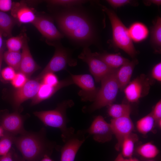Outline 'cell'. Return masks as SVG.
Returning a JSON list of instances; mask_svg holds the SVG:
<instances>
[{
  "label": "cell",
  "instance_id": "obj_1",
  "mask_svg": "<svg viewBox=\"0 0 161 161\" xmlns=\"http://www.w3.org/2000/svg\"><path fill=\"white\" fill-rule=\"evenodd\" d=\"M65 9L55 16L61 32L71 40L82 44L92 42L94 38L93 26L86 15L72 9Z\"/></svg>",
  "mask_w": 161,
  "mask_h": 161
},
{
  "label": "cell",
  "instance_id": "obj_2",
  "mask_svg": "<svg viewBox=\"0 0 161 161\" xmlns=\"http://www.w3.org/2000/svg\"><path fill=\"white\" fill-rule=\"evenodd\" d=\"M13 143L26 161H38L46 155L50 156L55 148L61 149L55 142L47 138L44 128L38 132L26 131L15 136Z\"/></svg>",
  "mask_w": 161,
  "mask_h": 161
},
{
  "label": "cell",
  "instance_id": "obj_3",
  "mask_svg": "<svg viewBox=\"0 0 161 161\" xmlns=\"http://www.w3.org/2000/svg\"><path fill=\"white\" fill-rule=\"evenodd\" d=\"M71 100L64 101L52 110L35 112L34 114L46 126L57 128L61 133V137L64 143L75 133V129L68 127L69 120L66 116L67 109L74 105Z\"/></svg>",
  "mask_w": 161,
  "mask_h": 161
},
{
  "label": "cell",
  "instance_id": "obj_4",
  "mask_svg": "<svg viewBox=\"0 0 161 161\" xmlns=\"http://www.w3.org/2000/svg\"><path fill=\"white\" fill-rule=\"evenodd\" d=\"M118 68L102 79L101 87L99 89L95 100L90 106L84 107L83 112L91 113L112 104L119 89L116 77V73Z\"/></svg>",
  "mask_w": 161,
  "mask_h": 161
},
{
  "label": "cell",
  "instance_id": "obj_5",
  "mask_svg": "<svg viewBox=\"0 0 161 161\" xmlns=\"http://www.w3.org/2000/svg\"><path fill=\"white\" fill-rule=\"evenodd\" d=\"M102 10L107 14L111 22L114 44L131 57L134 58L137 52L129 35L128 29L113 10L105 6H102Z\"/></svg>",
  "mask_w": 161,
  "mask_h": 161
},
{
  "label": "cell",
  "instance_id": "obj_6",
  "mask_svg": "<svg viewBox=\"0 0 161 161\" xmlns=\"http://www.w3.org/2000/svg\"><path fill=\"white\" fill-rule=\"evenodd\" d=\"M49 44L55 47V53L49 63L35 78L39 81L47 73H54L66 69L68 66H74L77 64V60L72 57L71 52L59 42Z\"/></svg>",
  "mask_w": 161,
  "mask_h": 161
},
{
  "label": "cell",
  "instance_id": "obj_7",
  "mask_svg": "<svg viewBox=\"0 0 161 161\" xmlns=\"http://www.w3.org/2000/svg\"><path fill=\"white\" fill-rule=\"evenodd\" d=\"M78 57L88 64L90 72L97 83L100 82L105 76L118 69L110 67L95 57L88 47H84L82 52Z\"/></svg>",
  "mask_w": 161,
  "mask_h": 161
},
{
  "label": "cell",
  "instance_id": "obj_8",
  "mask_svg": "<svg viewBox=\"0 0 161 161\" xmlns=\"http://www.w3.org/2000/svg\"><path fill=\"white\" fill-rule=\"evenodd\" d=\"M153 82L147 75L142 74L130 82L123 90L127 100L136 102L148 95Z\"/></svg>",
  "mask_w": 161,
  "mask_h": 161
},
{
  "label": "cell",
  "instance_id": "obj_9",
  "mask_svg": "<svg viewBox=\"0 0 161 161\" xmlns=\"http://www.w3.org/2000/svg\"><path fill=\"white\" fill-rule=\"evenodd\" d=\"M70 75L74 84L81 89L78 94L82 100L93 102L99 89L96 87L92 76L88 74L75 75L70 73Z\"/></svg>",
  "mask_w": 161,
  "mask_h": 161
},
{
  "label": "cell",
  "instance_id": "obj_10",
  "mask_svg": "<svg viewBox=\"0 0 161 161\" xmlns=\"http://www.w3.org/2000/svg\"><path fill=\"white\" fill-rule=\"evenodd\" d=\"M83 131L85 134L93 135L94 140L101 143L110 141L113 134L110 124L101 115L96 117L90 127Z\"/></svg>",
  "mask_w": 161,
  "mask_h": 161
},
{
  "label": "cell",
  "instance_id": "obj_11",
  "mask_svg": "<svg viewBox=\"0 0 161 161\" xmlns=\"http://www.w3.org/2000/svg\"><path fill=\"white\" fill-rule=\"evenodd\" d=\"M110 124L113 134L117 140L115 148L118 151L124 138L132 133L134 126L130 115L112 119Z\"/></svg>",
  "mask_w": 161,
  "mask_h": 161
},
{
  "label": "cell",
  "instance_id": "obj_12",
  "mask_svg": "<svg viewBox=\"0 0 161 161\" xmlns=\"http://www.w3.org/2000/svg\"><path fill=\"white\" fill-rule=\"evenodd\" d=\"M83 130H78L64 143L61 146L60 161H74L79 149L86 140Z\"/></svg>",
  "mask_w": 161,
  "mask_h": 161
},
{
  "label": "cell",
  "instance_id": "obj_13",
  "mask_svg": "<svg viewBox=\"0 0 161 161\" xmlns=\"http://www.w3.org/2000/svg\"><path fill=\"white\" fill-rule=\"evenodd\" d=\"M2 114L0 115V126L5 131L16 136L26 131L24 126V118L18 112Z\"/></svg>",
  "mask_w": 161,
  "mask_h": 161
},
{
  "label": "cell",
  "instance_id": "obj_14",
  "mask_svg": "<svg viewBox=\"0 0 161 161\" xmlns=\"http://www.w3.org/2000/svg\"><path fill=\"white\" fill-rule=\"evenodd\" d=\"M32 24L49 41L58 40L64 36L57 29L52 19L49 17L37 16Z\"/></svg>",
  "mask_w": 161,
  "mask_h": 161
},
{
  "label": "cell",
  "instance_id": "obj_15",
  "mask_svg": "<svg viewBox=\"0 0 161 161\" xmlns=\"http://www.w3.org/2000/svg\"><path fill=\"white\" fill-rule=\"evenodd\" d=\"M41 82L36 79L28 80L21 87L17 89L13 93L14 106L19 108L22 103L30 99H32L37 93Z\"/></svg>",
  "mask_w": 161,
  "mask_h": 161
},
{
  "label": "cell",
  "instance_id": "obj_16",
  "mask_svg": "<svg viewBox=\"0 0 161 161\" xmlns=\"http://www.w3.org/2000/svg\"><path fill=\"white\" fill-rule=\"evenodd\" d=\"M11 13L16 21L21 24H32L37 17L34 10L24 1L13 2Z\"/></svg>",
  "mask_w": 161,
  "mask_h": 161
},
{
  "label": "cell",
  "instance_id": "obj_17",
  "mask_svg": "<svg viewBox=\"0 0 161 161\" xmlns=\"http://www.w3.org/2000/svg\"><path fill=\"white\" fill-rule=\"evenodd\" d=\"M73 84L71 77L59 81L58 84L55 86H50L41 82L38 92L32 99L31 105H34L48 99L60 89Z\"/></svg>",
  "mask_w": 161,
  "mask_h": 161
},
{
  "label": "cell",
  "instance_id": "obj_18",
  "mask_svg": "<svg viewBox=\"0 0 161 161\" xmlns=\"http://www.w3.org/2000/svg\"><path fill=\"white\" fill-rule=\"evenodd\" d=\"M22 49L21 59L19 72L29 77L40 69V67L35 62L31 55L27 37Z\"/></svg>",
  "mask_w": 161,
  "mask_h": 161
},
{
  "label": "cell",
  "instance_id": "obj_19",
  "mask_svg": "<svg viewBox=\"0 0 161 161\" xmlns=\"http://www.w3.org/2000/svg\"><path fill=\"white\" fill-rule=\"evenodd\" d=\"M138 63L137 59H134L118 69L116 73V77L119 89L121 91L123 90L129 83L134 67Z\"/></svg>",
  "mask_w": 161,
  "mask_h": 161
},
{
  "label": "cell",
  "instance_id": "obj_20",
  "mask_svg": "<svg viewBox=\"0 0 161 161\" xmlns=\"http://www.w3.org/2000/svg\"><path fill=\"white\" fill-rule=\"evenodd\" d=\"M93 53L95 57L103 61L110 67L114 69L118 68L130 61L119 53L97 52Z\"/></svg>",
  "mask_w": 161,
  "mask_h": 161
},
{
  "label": "cell",
  "instance_id": "obj_21",
  "mask_svg": "<svg viewBox=\"0 0 161 161\" xmlns=\"http://www.w3.org/2000/svg\"><path fill=\"white\" fill-rule=\"evenodd\" d=\"M128 29L132 40L138 42L145 39L147 37L148 31L146 26L142 23L136 22L133 23Z\"/></svg>",
  "mask_w": 161,
  "mask_h": 161
},
{
  "label": "cell",
  "instance_id": "obj_22",
  "mask_svg": "<svg viewBox=\"0 0 161 161\" xmlns=\"http://www.w3.org/2000/svg\"><path fill=\"white\" fill-rule=\"evenodd\" d=\"M151 42L156 52L161 50V18L158 17L151 28Z\"/></svg>",
  "mask_w": 161,
  "mask_h": 161
},
{
  "label": "cell",
  "instance_id": "obj_23",
  "mask_svg": "<svg viewBox=\"0 0 161 161\" xmlns=\"http://www.w3.org/2000/svg\"><path fill=\"white\" fill-rule=\"evenodd\" d=\"M108 113L112 119L130 115L131 107L128 104H112L108 106Z\"/></svg>",
  "mask_w": 161,
  "mask_h": 161
},
{
  "label": "cell",
  "instance_id": "obj_24",
  "mask_svg": "<svg viewBox=\"0 0 161 161\" xmlns=\"http://www.w3.org/2000/svg\"><path fill=\"white\" fill-rule=\"evenodd\" d=\"M16 21L11 16L0 11V30L3 36L11 37Z\"/></svg>",
  "mask_w": 161,
  "mask_h": 161
},
{
  "label": "cell",
  "instance_id": "obj_25",
  "mask_svg": "<svg viewBox=\"0 0 161 161\" xmlns=\"http://www.w3.org/2000/svg\"><path fill=\"white\" fill-rule=\"evenodd\" d=\"M138 140L137 136L131 133L126 136L122 143L121 148L122 155L126 157H131L134 151L135 143Z\"/></svg>",
  "mask_w": 161,
  "mask_h": 161
},
{
  "label": "cell",
  "instance_id": "obj_26",
  "mask_svg": "<svg viewBox=\"0 0 161 161\" xmlns=\"http://www.w3.org/2000/svg\"><path fill=\"white\" fill-rule=\"evenodd\" d=\"M155 122V120L151 112L137 122V129L140 133L146 134L152 130Z\"/></svg>",
  "mask_w": 161,
  "mask_h": 161
},
{
  "label": "cell",
  "instance_id": "obj_27",
  "mask_svg": "<svg viewBox=\"0 0 161 161\" xmlns=\"http://www.w3.org/2000/svg\"><path fill=\"white\" fill-rule=\"evenodd\" d=\"M3 58L9 66L19 72L21 59V53L7 50L3 54Z\"/></svg>",
  "mask_w": 161,
  "mask_h": 161
},
{
  "label": "cell",
  "instance_id": "obj_28",
  "mask_svg": "<svg viewBox=\"0 0 161 161\" xmlns=\"http://www.w3.org/2000/svg\"><path fill=\"white\" fill-rule=\"evenodd\" d=\"M137 151L143 157L149 159L154 158L159 152L157 147L150 142L144 144L138 147Z\"/></svg>",
  "mask_w": 161,
  "mask_h": 161
},
{
  "label": "cell",
  "instance_id": "obj_29",
  "mask_svg": "<svg viewBox=\"0 0 161 161\" xmlns=\"http://www.w3.org/2000/svg\"><path fill=\"white\" fill-rule=\"evenodd\" d=\"M15 136L4 131L0 139V157L6 154L11 150Z\"/></svg>",
  "mask_w": 161,
  "mask_h": 161
},
{
  "label": "cell",
  "instance_id": "obj_30",
  "mask_svg": "<svg viewBox=\"0 0 161 161\" xmlns=\"http://www.w3.org/2000/svg\"><path fill=\"white\" fill-rule=\"evenodd\" d=\"M26 37L21 35L11 37L6 41V45L8 50L14 52L20 51L22 49Z\"/></svg>",
  "mask_w": 161,
  "mask_h": 161
},
{
  "label": "cell",
  "instance_id": "obj_31",
  "mask_svg": "<svg viewBox=\"0 0 161 161\" xmlns=\"http://www.w3.org/2000/svg\"><path fill=\"white\" fill-rule=\"evenodd\" d=\"M47 2L48 4L53 5L69 7L72 6L80 5L85 3L86 1L76 0H51L47 1Z\"/></svg>",
  "mask_w": 161,
  "mask_h": 161
},
{
  "label": "cell",
  "instance_id": "obj_32",
  "mask_svg": "<svg viewBox=\"0 0 161 161\" xmlns=\"http://www.w3.org/2000/svg\"><path fill=\"white\" fill-rule=\"evenodd\" d=\"M28 80L27 77L24 74L18 72L16 73L11 83L14 87L17 89L22 87Z\"/></svg>",
  "mask_w": 161,
  "mask_h": 161
},
{
  "label": "cell",
  "instance_id": "obj_33",
  "mask_svg": "<svg viewBox=\"0 0 161 161\" xmlns=\"http://www.w3.org/2000/svg\"><path fill=\"white\" fill-rule=\"evenodd\" d=\"M42 80V83L51 86H56L59 81L56 75L51 72L45 74Z\"/></svg>",
  "mask_w": 161,
  "mask_h": 161
},
{
  "label": "cell",
  "instance_id": "obj_34",
  "mask_svg": "<svg viewBox=\"0 0 161 161\" xmlns=\"http://www.w3.org/2000/svg\"><path fill=\"white\" fill-rule=\"evenodd\" d=\"M16 73L15 70L13 68L8 66L2 69L1 76L4 80L11 81L15 77Z\"/></svg>",
  "mask_w": 161,
  "mask_h": 161
},
{
  "label": "cell",
  "instance_id": "obj_35",
  "mask_svg": "<svg viewBox=\"0 0 161 161\" xmlns=\"http://www.w3.org/2000/svg\"><path fill=\"white\" fill-rule=\"evenodd\" d=\"M152 78L159 82L161 81V63L159 62L154 66L151 71Z\"/></svg>",
  "mask_w": 161,
  "mask_h": 161
},
{
  "label": "cell",
  "instance_id": "obj_36",
  "mask_svg": "<svg viewBox=\"0 0 161 161\" xmlns=\"http://www.w3.org/2000/svg\"><path fill=\"white\" fill-rule=\"evenodd\" d=\"M151 113L155 121L161 119V101L160 100L155 105Z\"/></svg>",
  "mask_w": 161,
  "mask_h": 161
},
{
  "label": "cell",
  "instance_id": "obj_37",
  "mask_svg": "<svg viewBox=\"0 0 161 161\" xmlns=\"http://www.w3.org/2000/svg\"><path fill=\"white\" fill-rule=\"evenodd\" d=\"M106 1L114 8L121 7L131 2V1L129 0H107Z\"/></svg>",
  "mask_w": 161,
  "mask_h": 161
},
{
  "label": "cell",
  "instance_id": "obj_38",
  "mask_svg": "<svg viewBox=\"0 0 161 161\" xmlns=\"http://www.w3.org/2000/svg\"><path fill=\"white\" fill-rule=\"evenodd\" d=\"M13 4L10 0H0V11L5 13L11 11Z\"/></svg>",
  "mask_w": 161,
  "mask_h": 161
},
{
  "label": "cell",
  "instance_id": "obj_39",
  "mask_svg": "<svg viewBox=\"0 0 161 161\" xmlns=\"http://www.w3.org/2000/svg\"><path fill=\"white\" fill-rule=\"evenodd\" d=\"M13 151H10L6 154L0 157V161H13Z\"/></svg>",
  "mask_w": 161,
  "mask_h": 161
},
{
  "label": "cell",
  "instance_id": "obj_40",
  "mask_svg": "<svg viewBox=\"0 0 161 161\" xmlns=\"http://www.w3.org/2000/svg\"><path fill=\"white\" fill-rule=\"evenodd\" d=\"M148 4H153L158 6H160L161 4V1L160 0H151L148 1Z\"/></svg>",
  "mask_w": 161,
  "mask_h": 161
},
{
  "label": "cell",
  "instance_id": "obj_41",
  "mask_svg": "<svg viewBox=\"0 0 161 161\" xmlns=\"http://www.w3.org/2000/svg\"><path fill=\"white\" fill-rule=\"evenodd\" d=\"M3 49L2 48L0 50V70L3 59Z\"/></svg>",
  "mask_w": 161,
  "mask_h": 161
},
{
  "label": "cell",
  "instance_id": "obj_42",
  "mask_svg": "<svg viewBox=\"0 0 161 161\" xmlns=\"http://www.w3.org/2000/svg\"><path fill=\"white\" fill-rule=\"evenodd\" d=\"M41 161H53L49 157V156L46 155L42 158Z\"/></svg>",
  "mask_w": 161,
  "mask_h": 161
},
{
  "label": "cell",
  "instance_id": "obj_43",
  "mask_svg": "<svg viewBox=\"0 0 161 161\" xmlns=\"http://www.w3.org/2000/svg\"><path fill=\"white\" fill-rule=\"evenodd\" d=\"M3 33L0 30V50L2 48V47L3 44Z\"/></svg>",
  "mask_w": 161,
  "mask_h": 161
},
{
  "label": "cell",
  "instance_id": "obj_44",
  "mask_svg": "<svg viewBox=\"0 0 161 161\" xmlns=\"http://www.w3.org/2000/svg\"><path fill=\"white\" fill-rule=\"evenodd\" d=\"M124 160L122 154H120L117 156L114 161H124Z\"/></svg>",
  "mask_w": 161,
  "mask_h": 161
},
{
  "label": "cell",
  "instance_id": "obj_45",
  "mask_svg": "<svg viewBox=\"0 0 161 161\" xmlns=\"http://www.w3.org/2000/svg\"><path fill=\"white\" fill-rule=\"evenodd\" d=\"M124 161H139L138 160L135 158H129L128 159H124Z\"/></svg>",
  "mask_w": 161,
  "mask_h": 161
},
{
  "label": "cell",
  "instance_id": "obj_46",
  "mask_svg": "<svg viewBox=\"0 0 161 161\" xmlns=\"http://www.w3.org/2000/svg\"><path fill=\"white\" fill-rule=\"evenodd\" d=\"M4 131L0 126V137H1L4 134Z\"/></svg>",
  "mask_w": 161,
  "mask_h": 161
},
{
  "label": "cell",
  "instance_id": "obj_47",
  "mask_svg": "<svg viewBox=\"0 0 161 161\" xmlns=\"http://www.w3.org/2000/svg\"><path fill=\"white\" fill-rule=\"evenodd\" d=\"M157 123L158 125L160 128H161V119L159 120L157 122Z\"/></svg>",
  "mask_w": 161,
  "mask_h": 161
},
{
  "label": "cell",
  "instance_id": "obj_48",
  "mask_svg": "<svg viewBox=\"0 0 161 161\" xmlns=\"http://www.w3.org/2000/svg\"><path fill=\"white\" fill-rule=\"evenodd\" d=\"M17 161H26L25 160H24V159H18V158H17Z\"/></svg>",
  "mask_w": 161,
  "mask_h": 161
},
{
  "label": "cell",
  "instance_id": "obj_49",
  "mask_svg": "<svg viewBox=\"0 0 161 161\" xmlns=\"http://www.w3.org/2000/svg\"><path fill=\"white\" fill-rule=\"evenodd\" d=\"M147 161H155L153 159H150V160H147Z\"/></svg>",
  "mask_w": 161,
  "mask_h": 161
}]
</instances>
